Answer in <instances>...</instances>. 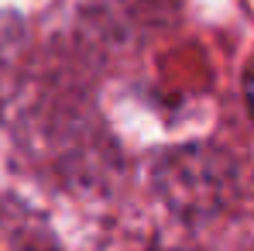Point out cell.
<instances>
[{"label": "cell", "instance_id": "1", "mask_svg": "<svg viewBox=\"0 0 254 251\" xmlns=\"http://www.w3.org/2000/svg\"><path fill=\"white\" fill-rule=\"evenodd\" d=\"M248 103H251V114H254V62L248 69Z\"/></svg>", "mask_w": 254, "mask_h": 251}]
</instances>
